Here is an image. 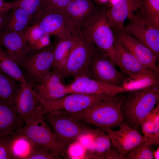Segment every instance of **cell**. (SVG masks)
<instances>
[{
    "label": "cell",
    "instance_id": "obj_40",
    "mask_svg": "<svg viewBox=\"0 0 159 159\" xmlns=\"http://www.w3.org/2000/svg\"><path fill=\"white\" fill-rule=\"evenodd\" d=\"M15 7L14 1H6L0 0V14L9 12Z\"/></svg>",
    "mask_w": 159,
    "mask_h": 159
},
{
    "label": "cell",
    "instance_id": "obj_22",
    "mask_svg": "<svg viewBox=\"0 0 159 159\" xmlns=\"http://www.w3.org/2000/svg\"><path fill=\"white\" fill-rule=\"evenodd\" d=\"M25 123L13 108L0 102V136L12 134Z\"/></svg>",
    "mask_w": 159,
    "mask_h": 159
},
{
    "label": "cell",
    "instance_id": "obj_6",
    "mask_svg": "<svg viewBox=\"0 0 159 159\" xmlns=\"http://www.w3.org/2000/svg\"><path fill=\"white\" fill-rule=\"evenodd\" d=\"M23 135L35 144L46 148L60 157L64 156L67 150L58 140L50 126L43 117L25 123L13 132Z\"/></svg>",
    "mask_w": 159,
    "mask_h": 159
},
{
    "label": "cell",
    "instance_id": "obj_10",
    "mask_svg": "<svg viewBox=\"0 0 159 159\" xmlns=\"http://www.w3.org/2000/svg\"><path fill=\"white\" fill-rule=\"evenodd\" d=\"M21 85L13 108L25 123L40 120L44 112L36 94L30 83Z\"/></svg>",
    "mask_w": 159,
    "mask_h": 159
},
{
    "label": "cell",
    "instance_id": "obj_30",
    "mask_svg": "<svg viewBox=\"0 0 159 159\" xmlns=\"http://www.w3.org/2000/svg\"><path fill=\"white\" fill-rule=\"evenodd\" d=\"M15 7L24 10L35 24L44 13L45 8L42 0H15Z\"/></svg>",
    "mask_w": 159,
    "mask_h": 159
},
{
    "label": "cell",
    "instance_id": "obj_14",
    "mask_svg": "<svg viewBox=\"0 0 159 159\" xmlns=\"http://www.w3.org/2000/svg\"><path fill=\"white\" fill-rule=\"evenodd\" d=\"M112 144L125 159L124 156L136 146L146 141L144 135L132 128L126 122L120 125V129L114 130H106Z\"/></svg>",
    "mask_w": 159,
    "mask_h": 159
},
{
    "label": "cell",
    "instance_id": "obj_42",
    "mask_svg": "<svg viewBox=\"0 0 159 159\" xmlns=\"http://www.w3.org/2000/svg\"><path fill=\"white\" fill-rule=\"evenodd\" d=\"M92 0V1H94V2H100L99 0Z\"/></svg>",
    "mask_w": 159,
    "mask_h": 159
},
{
    "label": "cell",
    "instance_id": "obj_21",
    "mask_svg": "<svg viewBox=\"0 0 159 159\" xmlns=\"http://www.w3.org/2000/svg\"><path fill=\"white\" fill-rule=\"evenodd\" d=\"M76 29L59 37L55 48L51 69H57L62 68L65 64L70 51L76 39Z\"/></svg>",
    "mask_w": 159,
    "mask_h": 159
},
{
    "label": "cell",
    "instance_id": "obj_11",
    "mask_svg": "<svg viewBox=\"0 0 159 159\" xmlns=\"http://www.w3.org/2000/svg\"><path fill=\"white\" fill-rule=\"evenodd\" d=\"M113 30L122 44L144 68L159 73L156 64L158 59L149 49L123 30Z\"/></svg>",
    "mask_w": 159,
    "mask_h": 159
},
{
    "label": "cell",
    "instance_id": "obj_31",
    "mask_svg": "<svg viewBox=\"0 0 159 159\" xmlns=\"http://www.w3.org/2000/svg\"><path fill=\"white\" fill-rule=\"evenodd\" d=\"M140 128L144 136L146 139V142L153 145L159 144V122H153L146 116L140 122Z\"/></svg>",
    "mask_w": 159,
    "mask_h": 159
},
{
    "label": "cell",
    "instance_id": "obj_2",
    "mask_svg": "<svg viewBox=\"0 0 159 159\" xmlns=\"http://www.w3.org/2000/svg\"><path fill=\"white\" fill-rule=\"evenodd\" d=\"M124 96L122 95L97 103L79 112L67 113L82 122L107 130L124 122L121 109Z\"/></svg>",
    "mask_w": 159,
    "mask_h": 159
},
{
    "label": "cell",
    "instance_id": "obj_41",
    "mask_svg": "<svg viewBox=\"0 0 159 159\" xmlns=\"http://www.w3.org/2000/svg\"><path fill=\"white\" fill-rule=\"evenodd\" d=\"M153 155L154 159H159V147L155 151L153 152Z\"/></svg>",
    "mask_w": 159,
    "mask_h": 159
},
{
    "label": "cell",
    "instance_id": "obj_37",
    "mask_svg": "<svg viewBox=\"0 0 159 159\" xmlns=\"http://www.w3.org/2000/svg\"><path fill=\"white\" fill-rule=\"evenodd\" d=\"M95 131H90L84 133L80 135L77 140L86 149L93 153L94 143Z\"/></svg>",
    "mask_w": 159,
    "mask_h": 159
},
{
    "label": "cell",
    "instance_id": "obj_32",
    "mask_svg": "<svg viewBox=\"0 0 159 159\" xmlns=\"http://www.w3.org/2000/svg\"><path fill=\"white\" fill-rule=\"evenodd\" d=\"M108 134H106L99 131H96L94 139L93 153L100 159L112 145Z\"/></svg>",
    "mask_w": 159,
    "mask_h": 159
},
{
    "label": "cell",
    "instance_id": "obj_33",
    "mask_svg": "<svg viewBox=\"0 0 159 159\" xmlns=\"http://www.w3.org/2000/svg\"><path fill=\"white\" fill-rule=\"evenodd\" d=\"M152 145L146 141L136 146L128 152L124 156L125 159H153Z\"/></svg>",
    "mask_w": 159,
    "mask_h": 159
},
{
    "label": "cell",
    "instance_id": "obj_12",
    "mask_svg": "<svg viewBox=\"0 0 159 159\" xmlns=\"http://www.w3.org/2000/svg\"><path fill=\"white\" fill-rule=\"evenodd\" d=\"M123 30L149 49L159 59V28L143 22L134 15Z\"/></svg>",
    "mask_w": 159,
    "mask_h": 159
},
{
    "label": "cell",
    "instance_id": "obj_7",
    "mask_svg": "<svg viewBox=\"0 0 159 159\" xmlns=\"http://www.w3.org/2000/svg\"><path fill=\"white\" fill-rule=\"evenodd\" d=\"M59 39L57 37L47 47L32 51L28 54L23 67L26 71L24 77L27 83L41 84L48 78L51 72L54 49Z\"/></svg>",
    "mask_w": 159,
    "mask_h": 159
},
{
    "label": "cell",
    "instance_id": "obj_1",
    "mask_svg": "<svg viewBox=\"0 0 159 159\" xmlns=\"http://www.w3.org/2000/svg\"><path fill=\"white\" fill-rule=\"evenodd\" d=\"M128 92L122 101L121 112L124 120L138 131L142 119L159 103V83Z\"/></svg>",
    "mask_w": 159,
    "mask_h": 159
},
{
    "label": "cell",
    "instance_id": "obj_8",
    "mask_svg": "<svg viewBox=\"0 0 159 159\" xmlns=\"http://www.w3.org/2000/svg\"><path fill=\"white\" fill-rule=\"evenodd\" d=\"M115 96L102 94L72 93L56 100L47 101L37 95L43 106L44 113L58 110L71 114L80 112L97 103L112 99Z\"/></svg>",
    "mask_w": 159,
    "mask_h": 159
},
{
    "label": "cell",
    "instance_id": "obj_29",
    "mask_svg": "<svg viewBox=\"0 0 159 159\" xmlns=\"http://www.w3.org/2000/svg\"><path fill=\"white\" fill-rule=\"evenodd\" d=\"M32 144L26 137L13 133L11 150L13 159H27L31 152Z\"/></svg>",
    "mask_w": 159,
    "mask_h": 159
},
{
    "label": "cell",
    "instance_id": "obj_25",
    "mask_svg": "<svg viewBox=\"0 0 159 159\" xmlns=\"http://www.w3.org/2000/svg\"><path fill=\"white\" fill-rule=\"evenodd\" d=\"M135 16L148 24L159 28V0H139Z\"/></svg>",
    "mask_w": 159,
    "mask_h": 159
},
{
    "label": "cell",
    "instance_id": "obj_23",
    "mask_svg": "<svg viewBox=\"0 0 159 159\" xmlns=\"http://www.w3.org/2000/svg\"><path fill=\"white\" fill-rule=\"evenodd\" d=\"M34 22L26 12L21 8L15 7L8 14L6 20L2 30L8 32L24 31Z\"/></svg>",
    "mask_w": 159,
    "mask_h": 159
},
{
    "label": "cell",
    "instance_id": "obj_27",
    "mask_svg": "<svg viewBox=\"0 0 159 159\" xmlns=\"http://www.w3.org/2000/svg\"><path fill=\"white\" fill-rule=\"evenodd\" d=\"M159 73L149 72L134 77H128L122 87L125 92L138 90L159 83Z\"/></svg>",
    "mask_w": 159,
    "mask_h": 159
},
{
    "label": "cell",
    "instance_id": "obj_24",
    "mask_svg": "<svg viewBox=\"0 0 159 159\" xmlns=\"http://www.w3.org/2000/svg\"><path fill=\"white\" fill-rule=\"evenodd\" d=\"M21 85L11 77L0 72V102L13 108Z\"/></svg>",
    "mask_w": 159,
    "mask_h": 159
},
{
    "label": "cell",
    "instance_id": "obj_4",
    "mask_svg": "<svg viewBox=\"0 0 159 159\" xmlns=\"http://www.w3.org/2000/svg\"><path fill=\"white\" fill-rule=\"evenodd\" d=\"M108 8L106 5L101 6L100 10L80 29L83 35L108 56L115 65V35L107 17Z\"/></svg>",
    "mask_w": 159,
    "mask_h": 159
},
{
    "label": "cell",
    "instance_id": "obj_17",
    "mask_svg": "<svg viewBox=\"0 0 159 159\" xmlns=\"http://www.w3.org/2000/svg\"><path fill=\"white\" fill-rule=\"evenodd\" d=\"M62 79L59 73L56 70H53L42 84L29 83L40 98L44 101H52L70 94L67 86L63 84Z\"/></svg>",
    "mask_w": 159,
    "mask_h": 159
},
{
    "label": "cell",
    "instance_id": "obj_28",
    "mask_svg": "<svg viewBox=\"0 0 159 159\" xmlns=\"http://www.w3.org/2000/svg\"><path fill=\"white\" fill-rule=\"evenodd\" d=\"M24 33L32 51L41 50L51 43L50 36L42 30L37 24L29 27L24 31Z\"/></svg>",
    "mask_w": 159,
    "mask_h": 159
},
{
    "label": "cell",
    "instance_id": "obj_35",
    "mask_svg": "<svg viewBox=\"0 0 159 159\" xmlns=\"http://www.w3.org/2000/svg\"><path fill=\"white\" fill-rule=\"evenodd\" d=\"M12 134L0 136V159H13L11 150Z\"/></svg>",
    "mask_w": 159,
    "mask_h": 159
},
{
    "label": "cell",
    "instance_id": "obj_20",
    "mask_svg": "<svg viewBox=\"0 0 159 159\" xmlns=\"http://www.w3.org/2000/svg\"><path fill=\"white\" fill-rule=\"evenodd\" d=\"M114 35L115 65L118 66L122 72L129 77H134L152 72L144 68Z\"/></svg>",
    "mask_w": 159,
    "mask_h": 159
},
{
    "label": "cell",
    "instance_id": "obj_3",
    "mask_svg": "<svg viewBox=\"0 0 159 159\" xmlns=\"http://www.w3.org/2000/svg\"><path fill=\"white\" fill-rule=\"evenodd\" d=\"M99 49L82 34L80 29L76 28V39L64 65L54 69L62 79L71 77L75 79L87 76L90 62Z\"/></svg>",
    "mask_w": 159,
    "mask_h": 159
},
{
    "label": "cell",
    "instance_id": "obj_26",
    "mask_svg": "<svg viewBox=\"0 0 159 159\" xmlns=\"http://www.w3.org/2000/svg\"><path fill=\"white\" fill-rule=\"evenodd\" d=\"M0 72L14 78L21 84L27 83L16 60L8 51L0 46Z\"/></svg>",
    "mask_w": 159,
    "mask_h": 159
},
{
    "label": "cell",
    "instance_id": "obj_15",
    "mask_svg": "<svg viewBox=\"0 0 159 159\" xmlns=\"http://www.w3.org/2000/svg\"><path fill=\"white\" fill-rule=\"evenodd\" d=\"M0 46L13 56L19 65L23 67L25 59L32 52L24 31L12 32L0 31Z\"/></svg>",
    "mask_w": 159,
    "mask_h": 159
},
{
    "label": "cell",
    "instance_id": "obj_19",
    "mask_svg": "<svg viewBox=\"0 0 159 159\" xmlns=\"http://www.w3.org/2000/svg\"><path fill=\"white\" fill-rule=\"evenodd\" d=\"M92 0H72L64 12L71 19L74 26L80 29L100 9Z\"/></svg>",
    "mask_w": 159,
    "mask_h": 159
},
{
    "label": "cell",
    "instance_id": "obj_38",
    "mask_svg": "<svg viewBox=\"0 0 159 159\" xmlns=\"http://www.w3.org/2000/svg\"><path fill=\"white\" fill-rule=\"evenodd\" d=\"M45 9L64 11L72 0H42Z\"/></svg>",
    "mask_w": 159,
    "mask_h": 159
},
{
    "label": "cell",
    "instance_id": "obj_18",
    "mask_svg": "<svg viewBox=\"0 0 159 159\" xmlns=\"http://www.w3.org/2000/svg\"><path fill=\"white\" fill-rule=\"evenodd\" d=\"M139 0H119L110 8L106 13L107 20L112 30H123L124 21L132 16L137 11Z\"/></svg>",
    "mask_w": 159,
    "mask_h": 159
},
{
    "label": "cell",
    "instance_id": "obj_13",
    "mask_svg": "<svg viewBox=\"0 0 159 159\" xmlns=\"http://www.w3.org/2000/svg\"><path fill=\"white\" fill-rule=\"evenodd\" d=\"M35 24L49 36L54 35L59 37L75 27L65 12L46 9Z\"/></svg>",
    "mask_w": 159,
    "mask_h": 159
},
{
    "label": "cell",
    "instance_id": "obj_36",
    "mask_svg": "<svg viewBox=\"0 0 159 159\" xmlns=\"http://www.w3.org/2000/svg\"><path fill=\"white\" fill-rule=\"evenodd\" d=\"M86 149L76 140L71 143L68 147L67 153L72 159L85 158Z\"/></svg>",
    "mask_w": 159,
    "mask_h": 159
},
{
    "label": "cell",
    "instance_id": "obj_5",
    "mask_svg": "<svg viewBox=\"0 0 159 159\" xmlns=\"http://www.w3.org/2000/svg\"><path fill=\"white\" fill-rule=\"evenodd\" d=\"M42 116L67 150L80 135L90 131L82 122L61 110L49 111Z\"/></svg>",
    "mask_w": 159,
    "mask_h": 159
},
{
    "label": "cell",
    "instance_id": "obj_34",
    "mask_svg": "<svg viewBox=\"0 0 159 159\" xmlns=\"http://www.w3.org/2000/svg\"><path fill=\"white\" fill-rule=\"evenodd\" d=\"M61 157L48 149L33 143L31 152L27 159H60Z\"/></svg>",
    "mask_w": 159,
    "mask_h": 159
},
{
    "label": "cell",
    "instance_id": "obj_16",
    "mask_svg": "<svg viewBox=\"0 0 159 159\" xmlns=\"http://www.w3.org/2000/svg\"><path fill=\"white\" fill-rule=\"evenodd\" d=\"M74 80L71 84L67 85L69 93L102 94L115 96L125 92L122 87L95 80L86 76L81 77Z\"/></svg>",
    "mask_w": 159,
    "mask_h": 159
},
{
    "label": "cell",
    "instance_id": "obj_9",
    "mask_svg": "<svg viewBox=\"0 0 159 159\" xmlns=\"http://www.w3.org/2000/svg\"><path fill=\"white\" fill-rule=\"evenodd\" d=\"M115 65L110 57L99 49L90 62L87 77L95 80L122 87L128 76L122 72L118 71Z\"/></svg>",
    "mask_w": 159,
    "mask_h": 159
},
{
    "label": "cell",
    "instance_id": "obj_39",
    "mask_svg": "<svg viewBox=\"0 0 159 159\" xmlns=\"http://www.w3.org/2000/svg\"><path fill=\"white\" fill-rule=\"evenodd\" d=\"M102 158L106 159H124L123 157L120 156L119 152L112 145L103 155Z\"/></svg>",
    "mask_w": 159,
    "mask_h": 159
}]
</instances>
